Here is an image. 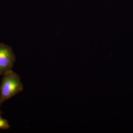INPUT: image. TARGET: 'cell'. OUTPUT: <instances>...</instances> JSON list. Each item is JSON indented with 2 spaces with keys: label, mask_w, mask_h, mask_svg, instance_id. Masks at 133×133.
<instances>
[{
  "label": "cell",
  "mask_w": 133,
  "mask_h": 133,
  "mask_svg": "<svg viewBox=\"0 0 133 133\" xmlns=\"http://www.w3.org/2000/svg\"><path fill=\"white\" fill-rule=\"evenodd\" d=\"M0 87V104L23 91V86L19 75L11 70L3 75Z\"/></svg>",
  "instance_id": "cell-1"
},
{
  "label": "cell",
  "mask_w": 133,
  "mask_h": 133,
  "mask_svg": "<svg viewBox=\"0 0 133 133\" xmlns=\"http://www.w3.org/2000/svg\"><path fill=\"white\" fill-rule=\"evenodd\" d=\"M15 60L12 48L0 43V76L12 70Z\"/></svg>",
  "instance_id": "cell-2"
},
{
  "label": "cell",
  "mask_w": 133,
  "mask_h": 133,
  "mask_svg": "<svg viewBox=\"0 0 133 133\" xmlns=\"http://www.w3.org/2000/svg\"><path fill=\"white\" fill-rule=\"evenodd\" d=\"M9 127L8 121L0 117V129H7L9 128Z\"/></svg>",
  "instance_id": "cell-3"
},
{
  "label": "cell",
  "mask_w": 133,
  "mask_h": 133,
  "mask_svg": "<svg viewBox=\"0 0 133 133\" xmlns=\"http://www.w3.org/2000/svg\"><path fill=\"white\" fill-rule=\"evenodd\" d=\"M1 104H0V106H1ZM1 110H0V117H1Z\"/></svg>",
  "instance_id": "cell-4"
}]
</instances>
